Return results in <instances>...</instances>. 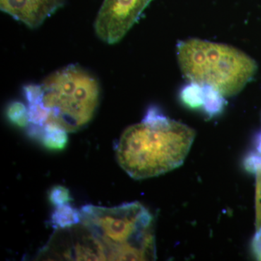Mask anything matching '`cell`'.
<instances>
[{"label":"cell","instance_id":"13","mask_svg":"<svg viewBox=\"0 0 261 261\" xmlns=\"http://www.w3.org/2000/svg\"><path fill=\"white\" fill-rule=\"evenodd\" d=\"M71 200L69 191L64 187L56 186L51 190L49 193V200L56 207L65 205Z\"/></svg>","mask_w":261,"mask_h":261},{"label":"cell","instance_id":"4","mask_svg":"<svg viewBox=\"0 0 261 261\" xmlns=\"http://www.w3.org/2000/svg\"><path fill=\"white\" fill-rule=\"evenodd\" d=\"M178 64L192 83L206 84L224 97H232L256 73V62L238 48L190 39L178 43Z\"/></svg>","mask_w":261,"mask_h":261},{"label":"cell","instance_id":"12","mask_svg":"<svg viewBox=\"0 0 261 261\" xmlns=\"http://www.w3.org/2000/svg\"><path fill=\"white\" fill-rule=\"evenodd\" d=\"M7 115L13 124L19 127H25L29 125L28 108L22 102H13L8 106Z\"/></svg>","mask_w":261,"mask_h":261},{"label":"cell","instance_id":"3","mask_svg":"<svg viewBox=\"0 0 261 261\" xmlns=\"http://www.w3.org/2000/svg\"><path fill=\"white\" fill-rule=\"evenodd\" d=\"M81 223L93 237L104 260L155 259L153 217L139 202L113 207L85 205Z\"/></svg>","mask_w":261,"mask_h":261},{"label":"cell","instance_id":"2","mask_svg":"<svg viewBox=\"0 0 261 261\" xmlns=\"http://www.w3.org/2000/svg\"><path fill=\"white\" fill-rule=\"evenodd\" d=\"M31 132L47 125L74 132L88 124L100 97L97 79L80 65H70L51 73L40 84L23 89Z\"/></svg>","mask_w":261,"mask_h":261},{"label":"cell","instance_id":"14","mask_svg":"<svg viewBox=\"0 0 261 261\" xmlns=\"http://www.w3.org/2000/svg\"><path fill=\"white\" fill-rule=\"evenodd\" d=\"M252 250L257 260H261V230L255 233L252 241Z\"/></svg>","mask_w":261,"mask_h":261},{"label":"cell","instance_id":"1","mask_svg":"<svg viewBox=\"0 0 261 261\" xmlns=\"http://www.w3.org/2000/svg\"><path fill=\"white\" fill-rule=\"evenodd\" d=\"M195 137L191 127L151 107L140 123L128 127L122 134L117 159L132 178L155 177L183 164Z\"/></svg>","mask_w":261,"mask_h":261},{"label":"cell","instance_id":"8","mask_svg":"<svg viewBox=\"0 0 261 261\" xmlns=\"http://www.w3.org/2000/svg\"><path fill=\"white\" fill-rule=\"evenodd\" d=\"M81 213L69 205L57 206L51 218V224L61 229L70 228L81 224Z\"/></svg>","mask_w":261,"mask_h":261},{"label":"cell","instance_id":"7","mask_svg":"<svg viewBox=\"0 0 261 261\" xmlns=\"http://www.w3.org/2000/svg\"><path fill=\"white\" fill-rule=\"evenodd\" d=\"M32 133L40 136L44 145L51 149H63L68 142V132L53 125L43 126Z\"/></svg>","mask_w":261,"mask_h":261},{"label":"cell","instance_id":"5","mask_svg":"<svg viewBox=\"0 0 261 261\" xmlns=\"http://www.w3.org/2000/svg\"><path fill=\"white\" fill-rule=\"evenodd\" d=\"M152 1L104 0L94 23L97 37L110 44L120 42Z\"/></svg>","mask_w":261,"mask_h":261},{"label":"cell","instance_id":"11","mask_svg":"<svg viewBox=\"0 0 261 261\" xmlns=\"http://www.w3.org/2000/svg\"><path fill=\"white\" fill-rule=\"evenodd\" d=\"M205 92V103L203 108L205 113L211 117L222 112L225 106L224 97L217 90L206 84H202Z\"/></svg>","mask_w":261,"mask_h":261},{"label":"cell","instance_id":"10","mask_svg":"<svg viewBox=\"0 0 261 261\" xmlns=\"http://www.w3.org/2000/svg\"><path fill=\"white\" fill-rule=\"evenodd\" d=\"M182 101L191 108H203L205 103V92L202 84L192 83L186 86L181 92Z\"/></svg>","mask_w":261,"mask_h":261},{"label":"cell","instance_id":"9","mask_svg":"<svg viewBox=\"0 0 261 261\" xmlns=\"http://www.w3.org/2000/svg\"><path fill=\"white\" fill-rule=\"evenodd\" d=\"M247 169L255 173L256 187H255V228L256 231L261 230V157L255 154L248 156L245 161Z\"/></svg>","mask_w":261,"mask_h":261},{"label":"cell","instance_id":"6","mask_svg":"<svg viewBox=\"0 0 261 261\" xmlns=\"http://www.w3.org/2000/svg\"><path fill=\"white\" fill-rule=\"evenodd\" d=\"M65 3V0H0V8L29 28L35 29Z\"/></svg>","mask_w":261,"mask_h":261}]
</instances>
